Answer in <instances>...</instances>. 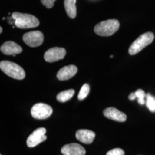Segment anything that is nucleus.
<instances>
[{
	"label": "nucleus",
	"instance_id": "nucleus-14",
	"mask_svg": "<svg viewBox=\"0 0 155 155\" xmlns=\"http://www.w3.org/2000/svg\"><path fill=\"white\" fill-rule=\"evenodd\" d=\"M77 0H64V5L68 16L71 18H74L77 16Z\"/></svg>",
	"mask_w": 155,
	"mask_h": 155
},
{
	"label": "nucleus",
	"instance_id": "nucleus-5",
	"mask_svg": "<svg viewBox=\"0 0 155 155\" xmlns=\"http://www.w3.org/2000/svg\"><path fill=\"white\" fill-rule=\"evenodd\" d=\"M53 110L48 105L43 103H38L33 106L31 113L33 118L38 120H45L52 114Z\"/></svg>",
	"mask_w": 155,
	"mask_h": 155
},
{
	"label": "nucleus",
	"instance_id": "nucleus-24",
	"mask_svg": "<svg viewBox=\"0 0 155 155\" xmlns=\"http://www.w3.org/2000/svg\"></svg>",
	"mask_w": 155,
	"mask_h": 155
},
{
	"label": "nucleus",
	"instance_id": "nucleus-22",
	"mask_svg": "<svg viewBox=\"0 0 155 155\" xmlns=\"http://www.w3.org/2000/svg\"><path fill=\"white\" fill-rule=\"evenodd\" d=\"M0 29H1V31H0V33H2V28L1 27H0Z\"/></svg>",
	"mask_w": 155,
	"mask_h": 155
},
{
	"label": "nucleus",
	"instance_id": "nucleus-1",
	"mask_svg": "<svg viewBox=\"0 0 155 155\" xmlns=\"http://www.w3.org/2000/svg\"><path fill=\"white\" fill-rule=\"evenodd\" d=\"M12 16L15 20L16 27L21 29H28L37 27L40 24L39 20L32 15L22 13L20 12H13Z\"/></svg>",
	"mask_w": 155,
	"mask_h": 155
},
{
	"label": "nucleus",
	"instance_id": "nucleus-7",
	"mask_svg": "<svg viewBox=\"0 0 155 155\" xmlns=\"http://www.w3.org/2000/svg\"><path fill=\"white\" fill-rule=\"evenodd\" d=\"M45 133L46 129L45 127H39L33 131L27 140V144L28 147L33 148L45 141L47 139V136L45 134Z\"/></svg>",
	"mask_w": 155,
	"mask_h": 155
},
{
	"label": "nucleus",
	"instance_id": "nucleus-8",
	"mask_svg": "<svg viewBox=\"0 0 155 155\" xmlns=\"http://www.w3.org/2000/svg\"><path fill=\"white\" fill-rule=\"evenodd\" d=\"M66 54V51L63 48L54 47L45 52L44 58L47 62L52 63L63 59Z\"/></svg>",
	"mask_w": 155,
	"mask_h": 155
},
{
	"label": "nucleus",
	"instance_id": "nucleus-11",
	"mask_svg": "<svg viewBox=\"0 0 155 155\" xmlns=\"http://www.w3.org/2000/svg\"><path fill=\"white\" fill-rule=\"evenodd\" d=\"M103 113L106 118L118 122H124L127 118V116L125 113L113 107L106 108L104 110Z\"/></svg>",
	"mask_w": 155,
	"mask_h": 155
},
{
	"label": "nucleus",
	"instance_id": "nucleus-19",
	"mask_svg": "<svg viewBox=\"0 0 155 155\" xmlns=\"http://www.w3.org/2000/svg\"><path fill=\"white\" fill-rule=\"evenodd\" d=\"M124 151L121 148H114L107 152L106 155H124Z\"/></svg>",
	"mask_w": 155,
	"mask_h": 155
},
{
	"label": "nucleus",
	"instance_id": "nucleus-3",
	"mask_svg": "<svg viewBox=\"0 0 155 155\" xmlns=\"http://www.w3.org/2000/svg\"><path fill=\"white\" fill-rule=\"evenodd\" d=\"M1 70L8 76L18 80H21L25 77V72L22 67L16 63L3 61L0 63Z\"/></svg>",
	"mask_w": 155,
	"mask_h": 155
},
{
	"label": "nucleus",
	"instance_id": "nucleus-9",
	"mask_svg": "<svg viewBox=\"0 0 155 155\" xmlns=\"http://www.w3.org/2000/svg\"><path fill=\"white\" fill-rule=\"evenodd\" d=\"M1 51L6 55L15 56L17 54L21 53L22 48L20 45L13 41H8L1 46Z\"/></svg>",
	"mask_w": 155,
	"mask_h": 155
},
{
	"label": "nucleus",
	"instance_id": "nucleus-17",
	"mask_svg": "<svg viewBox=\"0 0 155 155\" xmlns=\"http://www.w3.org/2000/svg\"><path fill=\"white\" fill-rule=\"evenodd\" d=\"M89 91H90V86L89 84L87 83L83 84L78 95V100H83L84 98H86L89 94Z\"/></svg>",
	"mask_w": 155,
	"mask_h": 155
},
{
	"label": "nucleus",
	"instance_id": "nucleus-6",
	"mask_svg": "<svg viewBox=\"0 0 155 155\" xmlns=\"http://www.w3.org/2000/svg\"><path fill=\"white\" fill-rule=\"evenodd\" d=\"M22 40L31 47H37L43 44L44 41V35L39 31H31L25 33L22 37Z\"/></svg>",
	"mask_w": 155,
	"mask_h": 155
},
{
	"label": "nucleus",
	"instance_id": "nucleus-23",
	"mask_svg": "<svg viewBox=\"0 0 155 155\" xmlns=\"http://www.w3.org/2000/svg\"><path fill=\"white\" fill-rule=\"evenodd\" d=\"M113 55H111L110 56V58H113Z\"/></svg>",
	"mask_w": 155,
	"mask_h": 155
},
{
	"label": "nucleus",
	"instance_id": "nucleus-2",
	"mask_svg": "<svg viewBox=\"0 0 155 155\" xmlns=\"http://www.w3.org/2000/svg\"><path fill=\"white\" fill-rule=\"evenodd\" d=\"M120 28V22L116 19H110L97 24L94 32L101 36H110L116 33Z\"/></svg>",
	"mask_w": 155,
	"mask_h": 155
},
{
	"label": "nucleus",
	"instance_id": "nucleus-13",
	"mask_svg": "<svg viewBox=\"0 0 155 155\" xmlns=\"http://www.w3.org/2000/svg\"><path fill=\"white\" fill-rule=\"evenodd\" d=\"M75 136L81 143L90 144L93 143L95 137V133L87 129H79L75 134Z\"/></svg>",
	"mask_w": 155,
	"mask_h": 155
},
{
	"label": "nucleus",
	"instance_id": "nucleus-12",
	"mask_svg": "<svg viewBox=\"0 0 155 155\" xmlns=\"http://www.w3.org/2000/svg\"><path fill=\"white\" fill-rule=\"evenodd\" d=\"M78 71V68L74 65L63 67L57 73V78L60 81H66L73 77Z\"/></svg>",
	"mask_w": 155,
	"mask_h": 155
},
{
	"label": "nucleus",
	"instance_id": "nucleus-4",
	"mask_svg": "<svg viewBox=\"0 0 155 155\" xmlns=\"http://www.w3.org/2000/svg\"><path fill=\"white\" fill-rule=\"evenodd\" d=\"M154 39L153 33L148 32L140 35L137 39L134 40L129 48V54L134 55L138 54L145 47L152 43Z\"/></svg>",
	"mask_w": 155,
	"mask_h": 155
},
{
	"label": "nucleus",
	"instance_id": "nucleus-10",
	"mask_svg": "<svg viewBox=\"0 0 155 155\" xmlns=\"http://www.w3.org/2000/svg\"><path fill=\"white\" fill-rule=\"evenodd\" d=\"M63 155H85L86 150L77 143H71L64 145L61 149Z\"/></svg>",
	"mask_w": 155,
	"mask_h": 155
},
{
	"label": "nucleus",
	"instance_id": "nucleus-20",
	"mask_svg": "<svg viewBox=\"0 0 155 155\" xmlns=\"http://www.w3.org/2000/svg\"><path fill=\"white\" fill-rule=\"evenodd\" d=\"M56 0H41V2L43 5L45 6L47 8L51 9L54 5Z\"/></svg>",
	"mask_w": 155,
	"mask_h": 155
},
{
	"label": "nucleus",
	"instance_id": "nucleus-15",
	"mask_svg": "<svg viewBox=\"0 0 155 155\" xmlns=\"http://www.w3.org/2000/svg\"><path fill=\"white\" fill-rule=\"evenodd\" d=\"M75 94L74 89H70L63 91L57 95L56 99L60 102H65L70 100Z\"/></svg>",
	"mask_w": 155,
	"mask_h": 155
},
{
	"label": "nucleus",
	"instance_id": "nucleus-16",
	"mask_svg": "<svg viewBox=\"0 0 155 155\" xmlns=\"http://www.w3.org/2000/svg\"><path fill=\"white\" fill-rule=\"evenodd\" d=\"M146 106L148 108L150 111L155 112V97L150 93H147L145 98Z\"/></svg>",
	"mask_w": 155,
	"mask_h": 155
},
{
	"label": "nucleus",
	"instance_id": "nucleus-21",
	"mask_svg": "<svg viewBox=\"0 0 155 155\" xmlns=\"http://www.w3.org/2000/svg\"><path fill=\"white\" fill-rule=\"evenodd\" d=\"M128 98H129V100L133 101V100H135L137 97H136V95L135 94V93H131L130 94H129Z\"/></svg>",
	"mask_w": 155,
	"mask_h": 155
},
{
	"label": "nucleus",
	"instance_id": "nucleus-18",
	"mask_svg": "<svg viewBox=\"0 0 155 155\" xmlns=\"http://www.w3.org/2000/svg\"><path fill=\"white\" fill-rule=\"evenodd\" d=\"M134 93L136 95V97L138 99V102L139 104L141 105H144L145 104V98H146L147 94H145L144 90L141 89H138Z\"/></svg>",
	"mask_w": 155,
	"mask_h": 155
}]
</instances>
